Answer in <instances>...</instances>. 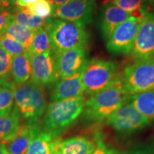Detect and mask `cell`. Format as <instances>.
Returning a JSON list of instances; mask_svg holds the SVG:
<instances>
[{"label": "cell", "instance_id": "cell-1", "mask_svg": "<svg viewBox=\"0 0 154 154\" xmlns=\"http://www.w3.org/2000/svg\"><path fill=\"white\" fill-rule=\"evenodd\" d=\"M85 100V96L82 95L51 102L44 113L41 127L42 131L59 137L82 116Z\"/></svg>", "mask_w": 154, "mask_h": 154}, {"label": "cell", "instance_id": "cell-2", "mask_svg": "<svg viewBox=\"0 0 154 154\" xmlns=\"http://www.w3.org/2000/svg\"><path fill=\"white\" fill-rule=\"evenodd\" d=\"M45 26L54 55L75 48L87 47L89 34L85 26L78 23L50 17L47 19Z\"/></svg>", "mask_w": 154, "mask_h": 154}, {"label": "cell", "instance_id": "cell-3", "mask_svg": "<svg viewBox=\"0 0 154 154\" xmlns=\"http://www.w3.org/2000/svg\"><path fill=\"white\" fill-rule=\"evenodd\" d=\"M124 93L121 79L114 85L99 93L91 96L84 102L83 119L87 122L98 123L109 118L128 101Z\"/></svg>", "mask_w": 154, "mask_h": 154}, {"label": "cell", "instance_id": "cell-4", "mask_svg": "<svg viewBox=\"0 0 154 154\" xmlns=\"http://www.w3.org/2000/svg\"><path fill=\"white\" fill-rule=\"evenodd\" d=\"M14 107L26 124H38L47 108V96L44 88L28 81L15 86Z\"/></svg>", "mask_w": 154, "mask_h": 154}, {"label": "cell", "instance_id": "cell-5", "mask_svg": "<svg viewBox=\"0 0 154 154\" xmlns=\"http://www.w3.org/2000/svg\"><path fill=\"white\" fill-rule=\"evenodd\" d=\"M121 79L119 65L115 61L101 59L88 60L82 79L84 95L91 96L104 91Z\"/></svg>", "mask_w": 154, "mask_h": 154}, {"label": "cell", "instance_id": "cell-6", "mask_svg": "<svg viewBox=\"0 0 154 154\" xmlns=\"http://www.w3.org/2000/svg\"><path fill=\"white\" fill-rule=\"evenodd\" d=\"M121 86L128 96L154 89V56L127 65L121 74Z\"/></svg>", "mask_w": 154, "mask_h": 154}, {"label": "cell", "instance_id": "cell-7", "mask_svg": "<svg viewBox=\"0 0 154 154\" xmlns=\"http://www.w3.org/2000/svg\"><path fill=\"white\" fill-rule=\"evenodd\" d=\"M109 126L121 134H131L147 128L151 123L127 101L106 120Z\"/></svg>", "mask_w": 154, "mask_h": 154}, {"label": "cell", "instance_id": "cell-8", "mask_svg": "<svg viewBox=\"0 0 154 154\" xmlns=\"http://www.w3.org/2000/svg\"><path fill=\"white\" fill-rule=\"evenodd\" d=\"M142 19L131 15L119 25L106 40L107 51L113 56L130 55Z\"/></svg>", "mask_w": 154, "mask_h": 154}, {"label": "cell", "instance_id": "cell-9", "mask_svg": "<svg viewBox=\"0 0 154 154\" xmlns=\"http://www.w3.org/2000/svg\"><path fill=\"white\" fill-rule=\"evenodd\" d=\"M31 81L42 87H47L59 80L52 51L39 54H31Z\"/></svg>", "mask_w": 154, "mask_h": 154}, {"label": "cell", "instance_id": "cell-10", "mask_svg": "<svg viewBox=\"0 0 154 154\" xmlns=\"http://www.w3.org/2000/svg\"><path fill=\"white\" fill-rule=\"evenodd\" d=\"M95 7V0H70L64 5L54 6L53 16L86 27L93 21Z\"/></svg>", "mask_w": 154, "mask_h": 154}, {"label": "cell", "instance_id": "cell-11", "mask_svg": "<svg viewBox=\"0 0 154 154\" xmlns=\"http://www.w3.org/2000/svg\"><path fill=\"white\" fill-rule=\"evenodd\" d=\"M130 55L135 60L154 56V11L147 13L142 19Z\"/></svg>", "mask_w": 154, "mask_h": 154}, {"label": "cell", "instance_id": "cell-12", "mask_svg": "<svg viewBox=\"0 0 154 154\" xmlns=\"http://www.w3.org/2000/svg\"><path fill=\"white\" fill-rule=\"evenodd\" d=\"M59 79L74 76L87 64V47H82L54 55Z\"/></svg>", "mask_w": 154, "mask_h": 154}, {"label": "cell", "instance_id": "cell-13", "mask_svg": "<svg viewBox=\"0 0 154 154\" xmlns=\"http://www.w3.org/2000/svg\"><path fill=\"white\" fill-rule=\"evenodd\" d=\"M41 130L38 124H21L12 136L1 140L0 143L11 154H25L32 140Z\"/></svg>", "mask_w": 154, "mask_h": 154}, {"label": "cell", "instance_id": "cell-14", "mask_svg": "<svg viewBox=\"0 0 154 154\" xmlns=\"http://www.w3.org/2000/svg\"><path fill=\"white\" fill-rule=\"evenodd\" d=\"M86 65L74 76L59 79L54 84V87L50 94L51 102L73 99L84 95L82 79Z\"/></svg>", "mask_w": 154, "mask_h": 154}, {"label": "cell", "instance_id": "cell-15", "mask_svg": "<svg viewBox=\"0 0 154 154\" xmlns=\"http://www.w3.org/2000/svg\"><path fill=\"white\" fill-rule=\"evenodd\" d=\"M131 16L111 3H107L102 7L99 18V29L103 39L109 38L112 32L119 25Z\"/></svg>", "mask_w": 154, "mask_h": 154}, {"label": "cell", "instance_id": "cell-16", "mask_svg": "<svg viewBox=\"0 0 154 154\" xmlns=\"http://www.w3.org/2000/svg\"><path fill=\"white\" fill-rule=\"evenodd\" d=\"M97 142L85 136H75L61 140L58 138L54 146V154H90L96 149Z\"/></svg>", "mask_w": 154, "mask_h": 154}, {"label": "cell", "instance_id": "cell-17", "mask_svg": "<svg viewBox=\"0 0 154 154\" xmlns=\"http://www.w3.org/2000/svg\"><path fill=\"white\" fill-rule=\"evenodd\" d=\"M11 77L16 86L27 82L31 78V53L29 51L23 54L11 57Z\"/></svg>", "mask_w": 154, "mask_h": 154}, {"label": "cell", "instance_id": "cell-18", "mask_svg": "<svg viewBox=\"0 0 154 154\" xmlns=\"http://www.w3.org/2000/svg\"><path fill=\"white\" fill-rule=\"evenodd\" d=\"M11 9L12 10H10V12L12 20L32 32H36L45 26L47 19L34 16L26 7H21L17 5L16 7Z\"/></svg>", "mask_w": 154, "mask_h": 154}, {"label": "cell", "instance_id": "cell-19", "mask_svg": "<svg viewBox=\"0 0 154 154\" xmlns=\"http://www.w3.org/2000/svg\"><path fill=\"white\" fill-rule=\"evenodd\" d=\"M128 101L151 124L154 123V89L128 96Z\"/></svg>", "mask_w": 154, "mask_h": 154}, {"label": "cell", "instance_id": "cell-20", "mask_svg": "<svg viewBox=\"0 0 154 154\" xmlns=\"http://www.w3.org/2000/svg\"><path fill=\"white\" fill-rule=\"evenodd\" d=\"M58 138L42 129L32 140L25 154H54V146Z\"/></svg>", "mask_w": 154, "mask_h": 154}, {"label": "cell", "instance_id": "cell-21", "mask_svg": "<svg viewBox=\"0 0 154 154\" xmlns=\"http://www.w3.org/2000/svg\"><path fill=\"white\" fill-rule=\"evenodd\" d=\"M34 32L22 26L11 20L6 26L2 35L14 40L29 49L32 44Z\"/></svg>", "mask_w": 154, "mask_h": 154}, {"label": "cell", "instance_id": "cell-22", "mask_svg": "<svg viewBox=\"0 0 154 154\" xmlns=\"http://www.w3.org/2000/svg\"><path fill=\"white\" fill-rule=\"evenodd\" d=\"M15 86L12 82H0V117L9 115L12 111Z\"/></svg>", "mask_w": 154, "mask_h": 154}, {"label": "cell", "instance_id": "cell-23", "mask_svg": "<svg viewBox=\"0 0 154 154\" xmlns=\"http://www.w3.org/2000/svg\"><path fill=\"white\" fill-rule=\"evenodd\" d=\"M21 125V117L14 106L9 115L0 117V141L10 137Z\"/></svg>", "mask_w": 154, "mask_h": 154}, {"label": "cell", "instance_id": "cell-24", "mask_svg": "<svg viewBox=\"0 0 154 154\" xmlns=\"http://www.w3.org/2000/svg\"><path fill=\"white\" fill-rule=\"evenodd\" d=\"M29 51L33 54H39L47 51H51L49 33L45 26L34 32Z\"/></svg>", "mask_w": 154, "mask_h": 154}, {"label": "cell", "instance_id": "cell-25", "mask_svg": "<svg viewBox=\"0 0 154 154\" xmlns=\"http://www.w3.org/2000/svg\"><path fill=\"white\" fill-rule=\"evenodd\" d=\"M111 4L132 16L143 19L147 14L143 9L145 0H111Z\"/></svg>", "mask_w": 154, "mask_h": 154}, {"label": "cell", "instance_id": "cell-26", "mask_svg": "<svg viewBox=\"0 0 154 154\" xmlns=\"http://www.w3.org/2000/svg\"><path fill=\"white\" fill-rule=\"evenodd\" d=\"M26 8L34 16L46 19L53 16L54 5L49 0H38Z\"/></svg>", "mask_w": 154, "mask_h": 154}, {"label": "cell", "instance_id": "cell-27", "mask_svg": "<svg viewBox=\"0 0 154 154\" xmlns=\"http://www.w3.org/2000/svg\"><path fill=\"white\" fill-rule=\"evenodd\" d=\"M11 57L0 45V82H11Z\"/></svg>", "mask_w": 154, "mask_h": 154}, {"label": "cell", "instance_id": "cell-28", "mask_svg": "<svg viewBox=\"0 0 154 154\" xmlns=\"http://www.w3.org/2000/svg\"><path fill=\"white\" fill-rule=\"evenodd\" d=\"M0 45L11 57L23 54L29 51L19 42L5 36H0Z\"/></svg>", "mask_w": 154, "mask_h": 154}, {"label": "cell", "instance_id": "cell-29", "mask_svg": "<svg viewBox=\"0 0 154 154\" xmlns=\"http://www.w3.org/2000/svg\"><path fill=\"white\" fill-rule=\"evenodd\" d=\"M96 138L97 145H96V149L90 154H121L120 152L117 151L116 149L106 145L99 135L96 136Z\"/></svg>", "mask_w": 154, "mask_h": 154}, {"label": "cell", "instance_id": "cell-30", "mask_svg": "<svg viewBox=\"0 0 154 154\" xmlns=\"http://www.w3.org/2000/svg\"><path fill=\"white\" fill-rule=\"evenodd\" d=\"M12 20L10 10L8 9L0 8V36L2 35L6 26Z\"/></svg>", "mask_w": 154, "mask_h": 154}, {"label": "cell", "instance_id": "cell-31", "mask_svg": "<svg viewBox=\"0 0 154 154\" xmlns=\"http://www.w3.org/2000/svg\"><path fill=\"white\" fill-rule=\"evenodd\" d=\"M121 154H154V146L152 145L141 146Z\"/></svg>", "mask_w": 154, "mask_h": 154}, {"label": "cell", "instance_id": "cell-32", "mask_svg": "<svg viewBox=\"0 0 154 154\" xmlns=\"http://www.w3.org/2000/svg\"><path fill=\"white\" fill-rule=\"evenodd\" d=\"M38 0H17L15 4L17 6L21 7H27L29 6L32 5V4L35 3Z\"/></svg>", "mask_w": 154, "mask_h": 154}, {"label": "cell", "instance_id": "cell-33", "mask_svg": "<svg viewBox=\"0 0 154 154\" xmlns=\"http://www.w3.org/2000/svg\"><path fill=\"white\" fill-rule=\"evenodd\" d=\"M14 4V0H0V8L8 9Z\"/></svg>", "mask_w": 154, "mask_h": 154}, {"label": "cell", "instance_id": "cell-34", "mask_svg": "<svg viewBox=\"0 0 154 154\" xmlns=\"http://www.w3.org/2000/svg\"><path fill=\"white\" fill-rule=\"evenodd\" d=\"M49 1L51 2L55 7H57V6L64 5V4L68 2L70 0H49Z\"/></svg>", "mask_w": 154, "mask_h": 154}, {"label": "cell", "instance_id": "cell-35", "mask_svg": "<svg viewBox=\"0 0 154 154\" xmlns=\"http://www.w3.org/2000/svg\"><path fill=\"white\" fill-rule=\"evenodd\" d=\"M0 154H11L7 151V150L5 149V146L2 144L0 143Z\"/></svg>", "mask_w": 154, "mask_h": 154}, {"label": "cell", "instance_id": "cell-36", "mask_svg": "<svg viewBox=\"0 0 154 154\" xmlns=\"http://www.w3.org/2000/svg\"><path fill=\"white\" fill-rule=\"evenodd\" d=\"M145 2H148L149 3H152V2H154V0H145Z\"/></svg>", "mask_w": 154, "mask_h": 154}, {"label": "cell", "instance_id": "cell-37", "mask_svg": "<svg viewBox=\"0 0 154 154\" xmlns=\"http://www.w3.org/2000/svg\"><path fill=\"white\" fill-rule=\"evenodd\" d=\"M14 2H16V1H17V0H14Z\"/></svg>", "mask_w": 154, "mask_h": 154}]
</instances>
